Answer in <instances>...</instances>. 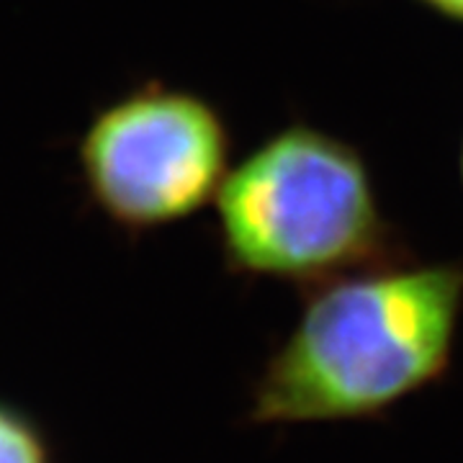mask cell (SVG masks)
Masks as SVG:
<instances>
[{"instance_id":"cell-4","label":"cell","mask_w":463,"mask_h":463,"mask_svg":"<svg viewBox=\"0 0 463 463\" xmlns=\"http://www.w3.org/2000/svg\"><path fill=\"white\" fill-rule=\"evenodd\" d=\"M0 463H44L36 435L5 410H0Z\"/></svg>"},{"instance_id":"cell-3","label":"cell","mask_w":463,"mask_h":463,"mask_svg":"<svg viewBox=\"0 0 463 463\" xmlns=\"http://www.w3.org/2000/svg\"><path fill=\"white\" fill-rule=\"evenodd\" d=\"M230 129L194 90L145 83L106 103L78 145L85 196L127 232L188 219L230 173Z\"/></svg>"},{"instance_id":"cell-6","label":"cell","mask_w":463,"mask_h":463,"mask_svg":"<svg viewBox=\"0 0 463 463\" xmlns=\"http://www.w3.org/2000/svg\"><path fill=\"white\" fill-rule=\"evenodd\" d=\"M458 165H461V181H463V145H461V163H458Z\"/></svg>"},{"instance_id":"cell-5","label":"cell","mask_w":463,"mask_h":463,"mask_svg":"<svg viewBox=\"0 0 463 463\" xmlns=\"http://www.w3.org/2000/svg\"><path fill=\"white\" fill-rule=\"evenodd\" d=\"M422 3L430 5L432 11L443 14V16L463 21V0H422Z\"/></svg>"},{"instance_id":"cell-2","label":"cell","mask_w":463,"mask_h":463,"mask_svg":"<svg viewBox=\"0 0 463 463\" xmlns=\"http://www.w3.org/2000/svg\"><path fill=\"white\" fill-rule=\"evenodd\" d=\"M216 214L224 263L242 276L309 288L402 260L364 155L307 124L268 137L232 167Z\"/></svg>"},{"instance_id":"cell-1","label":"cell","mask_w":463,"mask_h":463,"mask_svg":"<svg viewBox=\"0 0 463 463\" xmlns=\"http://www.w3.org/2000/svg\"><path fill=\"white\" fill-rule=\"evenodd\" d=\"M463 312V263L371 265L309 286L294 330L252 386L258 425L389 412L443 379Z\"/></svg>"}]
</instances>
